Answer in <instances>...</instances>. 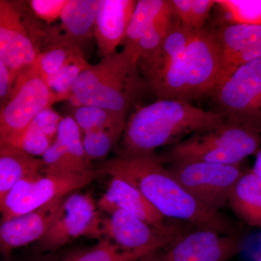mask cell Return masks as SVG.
I'll return each mask as SVG.
<instances>
[{"mask_svg": "<svg viewBox=\"0 0 261 261\" xmlns=\"http://www.w3.org/2000/svg\"><path fill=\"white\" fill-rule=\"evenodd\" d=\"M226 121L222 113L207 111L190 102L159 99L130 116L122 136L120 156L153 153L183 137L215 128Z\"/></svg>", "mask_w": 261, "mask_h": 261, "instance_id": "obj_2", "label": "cell"}, {"mask_svg": "<svg viewBox=\"0 0 261 261\" xmlns=\"http://www.w3.org/2000/svg\"><path fill=\"white\" fill-rule=\"evenodd\" d=\"M242 249L243 240L238 234L195 228L139 261H229Z\"/></svg>", "mask_w": 261, "mask_h": 261, "instance_id": "obj_12", "label": "cell"}, {"mask_svg": "<svg viewBox=\"0 0 261 261\" xmlns=\"http://www.w3.org/2000/svg\"><path fill=\"white\" fill-rule=\"evenodd\" d=\"M228 205L244 223L261 228V178L252 169L239 179Z\"/></svg>", "mask_w": 261, "mask_h": 261, "instance_id": "obj_21", "label": "cell"}, {"mask_svg": "<svg viewBox=\"0 0 261 261\" xmlns=\"http://www.w3.org/2000/svg\"><path fill=\"white\" fill-rule=\"evenodd\" d=\"M137 63L132 55L122 50L89 65L73 84L69 101L75 107L105 108L126 116L147 88Z\"/></svg>", "mask_w": 261, "mask_h": 261, "instance_id": "obj_4", "label": "cell"}, {"mask_svg": "<svg viewBox=\"0 0 261 261\" xmlns=\"http://www.w3.org/2000/svg\"><path fill=\"white\" fill-rule=\"evenodd\" d=\"M173 14L184 25L191 28V0H170Z\"/></svg>", "mask_w": 261, "mask_h": 261, "instance_id": "obj_35", "label": "cell"}, {"mask_svg": "<svg viewBox=\"0 0 261 261\" xmlns=\"http://www.w3.org/2000/svg\"><path fill=\"white\" fill-rule=\"evenodd\" d=\"M89 65L84 55H81L65 65L56 74L48 76L46 82L53 92L64 98L65 100H69L73 84Z\"/></svg>", "mask_w": 261, "mask_h": 261, "instance_id": "obj_26", "label": "cell"}, {"mask_svg": "<svg viewBox=\"0 0 261 261\" xmlns=\"http://www.w3.org/2000/svg\"><path fill=\"white\" fill-rule=\"evenodd\" d=\"M15 80L9 68L0 61V103L3 106L9 98Z\"/></svg>", "mask_w": 261, "mask_h": 261, "instance_id": "obj_34", "label": "cell"}, {"mask_svg": "<svg viewBox=\"0 0 261 261\" xmlns=\"http://www.w3.org/2000/svg\"><path fill=\"white\" fill-rule=\"evenodd\" d=\"M82 133L92 130H113L123 135L126 116L105 108L81 106L75 107L73 116Z\"/></svg>", "mask_w": 261, "mask_h": 261, "instance_id": "obj_24", "label": "cell"}, {"mask_svg": "<svg viewBox=\"0 0 261 261\" xmlns=\"http://www.w3.org/2000/svg\"><path fill=\"white\" fill-rule=\"evenodd\" d=\"M197 30L173 20L161 47L152 55L138 61L141 74L147 82L161 73L187 50Z\"/></svg>", "mask_w": 261, "mask_h": 261, "instance_id": "obj_18", "label": "cell"}, {"mask_svg": "<svg viewBox=\"0 0 261 261\" xmlns=\"http://www.w3.org/2000/svg\"><path fill=\"white\" fill-rule=\"evenodd\" d=\"M261 147V135L246 127L226 121L173 144L159 157L162 163L210 162L240 164Z\"/></svg>", "mask_w": 261, "mask_h": 261, "instance_id": "obj_5", "label": "cell"}, {"mask_svg": "<svg viewBox=\"0 0 261 261\" xmlns=\"http://www.w3.org/2000/svg\"><path fill=\"white\" fill-rule=\"evenodd\" d=\"M171 2L166 0L137 1L130 18L123 50L132 55L141 36L163 15L171 11Z\"/></svg>", "mask_w": 261, "mask_h": 261, "instance_id": "obj_22", "label": "cell"}, {"mask_svg": "<svg viewBox=\"0 0 261 261\" xmlns=\"http://www.w3.org/2000/svg\"><path fill=\"white\" fill-rule=\"evenodd\" d=\"M99 173L121 178L135 186L166 218L222 234H237L234 225L220 211L197 200L153 154L119 156L103 163Z\"/></svg>", "mask_w": 261, "mask_h": 261, "instance_id": "obj_1", "label": "cell"}, {"mask_svg": "<svg viewBox=\"0 0 261 261\" xmlns=\"http://www.w3.org/2000/svg\"><path fill=\"white\" fill-rule=\"evenodd\" d=\"M53 142L42 130L29 125L23 133L8 145L20 149L34 157H42Z\"/></svg>", "mask_w": 261, "mask_h": 261, "instance_id": "obj_29", "label": "cell"}, {"mask_svg": "<svg viewBox=\"0 0 261 261\" xmlns=\"http://www.w3.org/2000/svg\"><path fill=\"white\" fill-rule=\"evenodd\" d=\"M66 196L58 197L28 214L1 222L2 254L5 257H9L15 249L42 240L50 227Z\"/></svg>", "mask_w": 261, "mask_h": 261, "instance_id": "obj_15", "label": "cell"}, {"mask_svg": "<svg viewBox=\"0 0 261 261\" xmlns=\"http://www.w3.org/2000/svg\"><path fill=\"white\" fill-rule=\"evenodd\" d=\"M216 5L214 0H191V28L195 30L203 29L209 13Z\"/></svg>", "mask_w": 261, "mask_h": 261, "instance_id": "obj_33", "label": "cell"}, {"mask_svg": "<svg viewBox=\"0 0 261 261\" xmlns=\"http://www.w3.org/2000/svg\"><path fill=\"white\" fill-rule=\"evenodd\" d=\"M65 101L48 86L33 66L15 80L13 90L0 111V145H10L43 110Z\"/></svg>", "mask_w": 261, "mask_h": 261, "instance_id": "obj_7", "label": "cell"}, {"mask_svg": "<svg viewBox=\"0 0 261 261\" xmlns=\"http://www.w3.org/2000/svg\"><path fill=\"white\" fill-rule=\"evenodd\" d=\"M44 170L42 159L13 146L0 145V202L19 181L37 177Z\"/></svg>", "mask_w": 261, "mask_h": 261, "instance_id": "obj_19", "label": "cell"}, {"mask_svg": "<svg viewBox=\"0 0 261 261\" xmlns=\"http://www.w3.org/2000/svg\"><path fill=\"white\" fill-rule=\"evenodd\" d=\"M68 0H32L29 2L33 13L47 25L61 18Z\"/></svg>", "mask_w": 261, "mask_h": 261, "instance_id": "obj_30", "label": "cell"}, {"mask_svg": "<svg viewBox=\"0 0 261 261\" xmlns=\"http://www.w3.org/2000/svg\"><path fill=\"white\" fill-rule=\"evenodd\" d=\"M82 133L71 116L63 118L56 140L42 157L44 171L84 173L94 170L85 153Z\"/></svg>", "mask_w": 261, "mask_h": 261, "instance_id": "obj_14", "label": "cell"}, {"mask_svg": "<svg viewBox=\"0 0 261 261\" xmlns=\"http://www.w3.org/2000/svg\"><path fill=\"white\" fill-rule=\"evenodd\" d=\"M255 261H261V251L255 255Z\"/></svg>", "mask_w": 261, "mask_h": 261, "instance_id": "obj_37", "label": "cell"}, {"mask_svg": "<svg viewBox=\"0 0 261 261\" xmlns=\"http://www.w3.org/2000/svg\"><path fill=\"white\" fill-rule=\"evenodd\" d=\"M211 95L228 121L261 135V58L239 67Z\"/></svg>", "mask_w": 261, "mask_h": 261, "instance_id": "obj_8", "label": "cell"}, {"mask_svg": "<svg viewBox=\"0 0 261 261\" xmlns=\"http://www.w3.org/2000/svg\"><path fill=\"white\" fill-rule=\"evenodd\" d=\"M102 176L98 170L84 173H49L17 183L0 202L2 222L37 210L58 197L83 188Z\"/></svg>", "mask_w": 261, "mask_h": 261, "instance_id": "obj_9", "label": "cell"}, {"mask_svg": "<svg viewBox=\"0 0 261 261\" xmlns=\"http://www.w3.org/2000/svg\"><path fill=\"white\" fill-rule=\"evenodd\" d=\"M251 169L255 174L261 178V147L257 152L255 163H254L253 167Z\"/></svg>", "mask_w": 261, "mask_h": 261, "instance_id": "obj_36", "label": "cell"}, {"mask_svg": "<svg viewBox=\"0 0 261 261\" xmlns=\"http://www.w3.org/2000/svg\"><path fill=\"white\" fill-rule=\"evenodd\" d=\"M123 136L113 130H92L84 134L83 145L89 161L106 158Z\"/></svg>", "mask_w": 261, "mask_h": 261, "instance_id": "obj_28", "label": "cell"}, {"mask_svg": "<svg viewBox=\"0 0 261 261\" xmlns=\"http://www.w3.org/2000/svg\"><path fill=\"white\" fill-rule=\"evenodd\" d=\"M154 251L124 250L111 240L102 239L90 248L71 252L63 261H139Z\"/></svg>", "mask_w": 261, "mask_h": 261, "instance_id": "obj_25", "label": "cell"}, {"mask_svg": "<svg viewBox=\"0 0 261 261\" xmlns=\"http://www.w3.org/2000/svg\"><path fill=\"white\" fill-rule=\"evenodd\" d=\"M261 58V39L233 56L223 65L221 78L218 85L242 65ZM217 85V86H218Z\"/></svg>", "mask_w": 261, "mask_h": 261, "instance_id": "obj_31", "label": "cell"}, {"mask_svg": "<svg viewBox=\"0 0 261 261\" xmlns=\"http://www.w3.org/2000/svg\"><path fill=\"white\" fill-rule=\"evenodd\" d=\"M110 216L102 221L103 235L127 250H158L189 230L181 225H176L170 229H161L121 209Z\"/></svg>", "mask_w": 261, "mask_h": 261, "instance_id": "obj_13", "label": "cell"}, {"mask_svg": "<svg viewBox=\"0 0 261 261\" xmlns=\"http://www.w3.org/2000/svg\"><path fill=\"white\" fill-rule=\"evenodd\" d=\"M63 119V117L53 108H47L39 113L29 125L42 130L51 140L55 141Z\"/></svg>", "mask_w": 261, "mask_h": 261, "instance_id": "obj_32", "label": "cell"}, {"mask_svg": "<svg viewBox=\"0 0 261 261\" xmlns=\"http://www.w3.org/2000/svg\"><path fill=\"white\" fill-rule=\"evenodd\" d=\"M137 3L135 0H99L94 36L102 58L116 53L117 47L124 42Z\"/></svg>", "mask_w": 261, "mask_h": 261, "instance_id": "obj_17", "label": "cell"}, {"mask_svg": "<svg viewBox=\"0 0 261 261\" xmlns=\"http://www.w3.org/2000/svg\"><path fill=\"white\" fill-rule=\"evenodd\" d=\"M102 221L91 196L72 193L65 197L50 227L37 245L39 251H53L81 237L102 240Z\"/></svg>", "mask_w": 261, "mask_h": 261, "instance_id": "obj_11", "label": "cell"}, {"mask_svg": "<svg viewBox=\"0 0 261 261\" xmlns=\"http://www.w3.org/2000/svg\"><path fill=\"white\" fill-rule=\"evenodd\" d=\"M99 0H68L61 16L62 37L80 48L94 35Z\"/></svg>", "mask_w": 261, "mask_h": 261, "instance_id": "obj_20", "label": "cell"}, {"mask_svg": "<svg viewBox=\"0 0 261 261\" xmlns=\"http://www.w3.org/2000/svg\"><path fill=\"white\" fill-rule=\"evenodd\" d=\"M168 170L197 200L216 211L228 205L244 173L240 164L210 162L171 163Z\"/></svg>", "mask_w": 261, "mask_h": 261, "instance_id": "obj_10", "label": "cell"}, {"mask_svg": "<svg viewBox=\"0 0 261 261\" xmlns=\"http://www.w3.org/2000/svg\"><path fill=\"white\" fill-rule=\"evenodd\" d=\"M221 47L223 65L235 55L261 39V25L229 24L215 32Z\"/></svg>", "mask_w": 261, "mask_h": 261, "instance_id": "obj_23", "label": "cell"}, {"mask_svg": "<svg viewBox=\"0 0 261 261\" xmlns=\"http://www.w3.org/2000/svg\"><path fill=\"white\" fill-rule=\"evenodd\" d=\"M216 5L226 15L230 24L261 25V1L216 0Z\"/></svg>", "mask_w": 261, "mask_h": 261, "instance_id": "obj_27", "label": "cell"}, {"mask_svg": "<svg viewBox=\"0 0 261 261\" xmlns=\"http://www.w3.org/2000/svg\"><path fill=\"white\" fill-rule=\"evenodd\" d=\"M223 68L221 47L215 32L197 30L187 50L161 73L145 82L159 99L190 102L211 94Z\"/></svg>", "mask_w": 261, "mask_h": 261, "instance_id": "obj_3", "label": "cell"}, {"mask_svg": "<svg viewBox=\"0 0 261 261\" xmlns=\"http://www.w3.org/2000/svg\"><path fill=\"white\" fill-rule=\"evenodd\" d=\"M97 206L101 211L110 215L119 209L126 211L161 229H170L177 225L166 222V217L138 189L121 178L111 177L107 191L98 202Z\"/></svg>", "mask_w": 261, "mask_h": 261, "instance_id": "obj_16", "label": "cell"}, {"mask_svg": "<svg viewBox=\"0 0 261 261\" xmlns=\"http://www.w3.org/2000/svg\"><path fill=\"white\" fill-rule=\"evenodd\" d=\"M37 18L27 3L0 1V61L15 80L32 66L47 40L49 27Z\"/></svg>", "mask_w": 261, "mask_h": 261, "instance_id": "obj_6", "label": "cell"}]
</instances>
